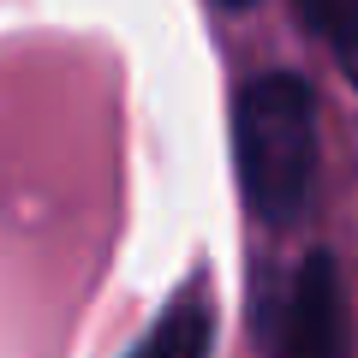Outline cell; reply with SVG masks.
<instances>
[{
	"mask_svg": "<svg viewBox=\"0 0 358 358\" xmlns=\"http://www.w3.org/2000/svg\"><path fill=\"white\" fill-rule=\"evenodd\" d=\"M233 167L257 221L293 227L322 179V120L299 72H257L233 102Z\"/></svg>",
	"mask_w": 358,
	"mask_h": 358,
	"instance_id": "obj_1",
	"label": "cell"
},
{
	"mask_svg": "<svg viewBox=\"0 0 358 358\" xmlns=\"http://www.w3.org/2000/svg\"><path fill=\"white\" fill-rule=\"evenodd\" d=\"M275 358H352V310L334 251H310L281 287Z\"/></svg>",
	"mask_w": 358,
	"mask_h": 358,
	"instance_id": "obj_2",
	"label": "cell"
},
{
	"mask_svg": "<svg viewBox=\"0 0 358 358\" xmlns=\"http://www.w3.org/2000/svg\"><path fill=\"white\" fill-rule=\"evenodd\" d=\"M209 352H215V305L203 287H185L150 322V334L138 341L131 358H209Z\"/></svg>",
	"mask_w": 358,
	"mask_h": 358,
	"instance_id": "obj_3",
	"label": "cell"
},
{
	"mask_svg": "<svg viewBox=\"0 0 358 358\" xmlns=\"http://www.w3.org/2000/svg\"><path fill=\"white\" fill-rule=\"evenodd\" d=\"M299 13L329 42V54L346 72V84H358V0H299Z\"/></svg>",
	"mask_w": 358,
	"mask_h": 358,
	"instance_id": "obj_4",
	"label": "cell"
},
{
	"mask_svg": "<svg viewBox=\"0 0 358 358\" xmlns=\"http://www.w3.org/2000/svg\"><path fill=\"white\" fill-rule=\"evenodd\" d=\"M221 13H245V6H257V0H215Z\"/></svg>",
	"mask_w": 358,
	"mask_h": 358,
	"instance_id": "obj_5",
	"label": "cell"
}]
</instances>
